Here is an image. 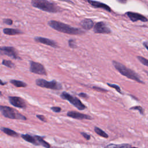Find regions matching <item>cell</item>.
Listing matches in <instances>:
<instances>
[{"instance_id":"6da1fadb","label":"cell","mask_w":148,"mask_h":148,"mask_svg":"<svg viewBox=\"0 0 148 148\" xmlns=\"http://www.w3.org/2000/svg\"><path fill=\"white\" fill-rule=\"evenodd\" d=\"M47 24L53 29L62 33L69 35H82L84 33V32L80 28L72 27L61 21L50 20L48 21Z\"/></svg>"},{"instance_id":"7a4b0ae2","label":"cell","mask_w":148,"mask_h":148,"mask_svg":"<svg viewBox=\"0 0 148 148\" xmlns=\"http://www.w3.org/2000/svg\"><path fill=\"white\" fill-rule=\"evenodd\" d=\"M31 3L34 8L49 13H56L62 11L56 3L47 0H31Z\"/></svg>"},{"instance_id":"3957f363","label":"cell","mask_w":148,"mask_h":148,"mask_svg":"<svg viewBox=\"0 0 148 148\" xmlns=\"http://www.w3.org/2000/svg\"><path fill=\"white\" fill-rule=\"evenodd\" d=\"M112 64L116 69H117L122 75L127 77L128 79L134 80L138 83H143V82L141 80L140 76L132 69L128 68L121 63L116 61H113Z\"/></svg>"},{"instance_id":"277c9868","label":"cell","mask_w":148,"mask_h":148,"mask_svg":"<svg viewBox=\"0 0 148 148\" xmlns=\"http://www.w3.org/2000/svg\"><path fill=\"white\" fill-rule=\"evenodd\" d=\"M0 110L1 114L5 117L12 119H18L26 120L27 117L20 113L17 112L16 109L7 106L1 105Z\"/></svg>"},{"instance_id":"5b68a950","label":"cell","mask_w":148,"mask_h":148,"mask_svg":"<svg viewBox=\"0 0 148 148\" xmlns=\"http://www.w3.org/2000/svg\"><path fill=\"white\" fill-rule=\"evenodd\" d=\"M21 138L25 141L36 146H42L45 148H50V145L43 139V137L40 136H32L29 134H23Z\"/></svg>"},{"instance_id":"8992f818","label":"cell","mask_w":148,"mask_h":148,"mask_svg":"<svg viewBox=\"0 0 148 148\" xmlns=\"http://www.w3.org/2000/svg\"><path fill=\"white\" fill-rule=\"evenodd\" d=\"M35 83L37 86L43 88H46L54 90H60L62 88V84L54 80L51 81H47L43 79H38L36 80Z\"/></svg>"},{"instance_id":"52a82bcc","label":"cell","mask_w":148,"mask_h":148,"mask_svg":"<svg viewBox=\"0 0 148 148\" xmlns=\"http://www.w3.org/2000/svg\"><path fill=\"white\" fill-rule=\"evenodd\" d=\"M60 96L63 99L69 101L71 104H72L74 106H75L79 110H82L85 109L86 108V106L81 102V101L79 99V98L71 95L70 94L65 91H63L61 93Z\"/></svg>"},{"instance_id":"ba28073f","label":"cell","mask_w":148,"mask_h":148,"mask_svg":"<svg viewBox=\"0 0 148 148\" xmlns=\"http://www.w3.org/2000/svg\"><path fill=\"white\" fill-rule=\"evenodd\" d=\"M29 71L35 74L40 75H46V71L44 66L40 63L31 61L29 62Z\"/></svg>"},{"instance_id":"9c48e42d","label":"cell","mask_w":148,"mask_h":148,"mask_svg":"<svg viewBox=\"0 0 148 148\" xmlns=\"http://www.w3.org/2000/svg\"><path fill=\"white\" fill-rule=\"evenodd\" d=\"M1 54L6 55L13 59H20L16 49L12 46H2L1 47Z\"/></svg>"},{"instance_id":"30bf717a","label":"cell","mask_w":148,"mask_h":148,"mask_svg":"<svg viewBox=\"0 0 148 148\" xmlns=\"http://www.w3.org/2000/svg\"><path fill=\"white\" fill-rule=\"evenodd\" d=\"M93 31L96 34H110L111 29L107 26L106 23L103 21H99L97 23L93 28Z\"/></svg>"},{"instance_id":"8fae6325","label":"cell","mask_w":148,"mask_h":148,"mask_svg":"<svg viewBox=\"0 0 148 148\" xmlns=\"http://www.w3.org/2000/svg\"><path fill=\"white\" fill-rule=\"evenodd\" d=\"M10 104L14 107L18 108H25L27 106L25 101L24 99L18 97L10 96L8 97Z\"/></svg>"},{"instance_id":"7c38bea8","label":"cell","mask_w":148,"mask_h":148,"mask_svg":"<svg viewBox=\"0 0 148 148\" xmlns=\"http://www.w3.org/2000/svg\"><path fill=\"white\" fill-rule=\"evenodd\" d=\"M125 14L128 17L131 21L132 22H136L137 21H141L142 22H147L148 19L145 16L136 12H127Z\"/></svg>"},{"instance_id":"4fadbf2b","label":"cell","mask_w":148,"mask_h":148,"mask_svg":"<svg viewBox=\"0 0 148 148\" xmlns=\"http://www.w3.org/2000/svg\"><path fill=\"white\" fill-rule=\"evenodd\" d=\"M34 40L36 42H39L49 46H51L52 47H58V45H57L56 42H55L53 40L43 38V37H40V36H36L34 38Z\"/></svg>"},{"instance_id":"5bb4252c","label":"cell","mask_w":148,"mask_h":148,"mask_svg":"<svg viewBox=\"0 0 148 148\" xmlns=\"http://www.w3.org/2000/svg\"><path fill=\"white\" fill-rule=\"evenodd\" d=\"M86 1L89 4H90L92 7L95 8H101L109 12H111L112 11L111 8L108 5L104 3L94 1V0H86Z\"/></svg>"},{"instance_id":"9a60e30c","label":"cell","mask_w":148,"mask_h":148,"mask_svg":"<svg viewBox=\"0 0 148 148\" xmlns=\"http://www.w3.org/2000/svg\"><path fill=\"white\" fill-rule=\"evenodd\" d=\"M67 116L72 117L73 119H79V120H83V119H87V120H91L92 117L88 115L85 114L83 113H79L76 111H69L67 113Z\"/></svg>"},{"instance_id":"2e32d148","label":"cell","mask_w":148,"mask_h":148,"mask_svg":"<svg viewBox=\"0 0 148 148\" xmlns=\"http://www.w3.org/2000/svg\"><path fill=\"white\" fill-rule=\"evenodd\" d=\"M80 25L83 29L86 30H90L94 26V22L91 19L86 18L80 21Z\"/></svg>"},{"instance_id":"e0dca14e","label":"cell","mask_w":148,"mask_h":148,"mask_svg":"<svg viewBox=\"0 0 148 148\" xmlns=\"http://www.w3.org/2000/svg\"><path fill=\"white\" fill-rule=\"evenodd\" d=\"M3 32L8 35H19L21 34L23 32L17 29H13V28H5L3 29Z\"/></svg>"},{"instance_id":"ac0fdd59","label":"cell","mask_w":148,"mask_h":148,"mask_svg":"<svg viewBox=\"0 0 148 148\" xmlns=\"http://www.w3.org/2000/svg\"><path fill=\"white\" fill-rule=\"evenodd\" d=\"M1 130L5 134H7L8 135L11 136L17 137V136H18V134L16 132H15L14 131H13L10 128H6V127H1Z\"/></svg>"},{"instance_id":"d6986e66","label":"cell","mask_w":148,"mask_h":148,"mask_svg":"<svg viewBox=\"0 0 148 148\" xmlns=\"http://www.w3.org/2000/svg\"><path fill=\"white\" fill-rule=\"evenodd\" d=\"M105 148H131V145L129 144H109L107 145Z\"/></svg>"},{"instance_id":"ffe728a7","label":"cell","mask_w":148,"mask_h":148,"mask_svg":"<svg viewBox=\"0 0 148 148\" xmlns=\"http://www.w3.org/2000/svg\"><path fill=\"white\" fill-rule=\"evenodd\" d=\"M10 83L13 84L14 86L17 87H25L27 86V84L20 80H10Z\"/></svg>"},{"instance_id":"44dd1931","label":"cell","mask_w":148,"mask_h":148,"mask_svg":"<svg viewBox=\"0 0 148 148\" xmlns=\"http://www.w3.org/2000/svg\"><path fill=\"white\" fill-rule=\"evenodd\" d=\"M94 131L96 132V134H97L98 135H99L102 137H103L105 138H108V135L105 132H104L103 130L100 129L99 127H95L94 128Z\"/></svg>"},{"instance_id":"7402d4cb","label":"cell","mask_w":148,"mask_h":148,"mask_svg":"<svg viewBox=\"0 0 148 148\" xmlns=\"http://www.w3.org/2000/svg\"><path fill=\"white\" fill-rule=\"evenodd\" d=\"M2 64L10 68H14L15 66V65L14 63H13L11 61L7 60H3L2 61Z\"/></svg>"},{"instance_id":"603a6c76","label":"cell","mask_w":148,"mask_h":148,"mask_svg":"<svg viewBox=\"0 0 148 148\" xmlns=\"http://www.w3.org/2000/svg\"><path fill=\"white\" fill-rule=\"evenodd\" d=\"M136 58L143 65L148 66V59L142 56H137Z\"/></svg>"},{"instance_id":"cb8c5ba5","label":"cell","mask_w":148,"mask_h":148,"mask_svg":"<svg viewBox=\"0 0 148 148\" xmlns=\"http://www.w3.org/2000/svg\"><path fill=\"white\" fill-rule=\"evenodd\" d=\"M130 109L138 110L141 114H144V112H145L144 109L142 106H135L130 108Z\"/></svg>"},{"instance_id":"d4e9b609","label":"cell","mask_w":148,"mask_h":148,"mask_svg":"<svg viewBox=\"0 0 148 148\" xmlns=\"http://www.w3.org/2000/svg\"><path fill=\"white\" fill-rule=\"evenodd\" d=\"M107 84H108L109 87H112V88H113L116 89V90L117 92H119V93L122 94V92H121V91L120 87L118 85H117V84H110V83H107Z\"/></svg>"},{"instance_id":"484cf974","label":"cell","mask_w":148,"mask_h":148,"mask_svg":"<svg viewBox=\"0 0 148 148\" xmlns=\"http://www.w3.org/2000/svg\"><path fill=\"white\" fill-rule=\"evenodd\" d=\"M68 45L71 48H72V49L77 47L75 40L73 39H69L68 40Z\"/></svg>"},{"instance_id":"4316f807","label":"cell","mask_w":148,"mask_h":148,"mask_svg":"<svg viewBox=\"0 0 148 148\" xmlns=\"http://www.w3.org/2000/svg\"><path fill=\"white\" fill-rule=\"evenodd\" d=\"M3 23L6 24L7 25H12L13 24V20L10 18H3Z\"/></svg>"},{"instance_id":"83f0119b","label":"cell","mask_w":148,"mask_h":148,"mask_svg":"<svg viewBox=\"0 0 148 148\" xmlns=\"http://www.w3.org/2000/svg\"><path fill=\"white\" fill-rule=\"evenodd\" d=\"M92 88L97 90V91H101V92H106L108 91L107 90H105L104 88H102L101 87H97V86H92L91 87Z\"/></svg>"},{"instance_id":"f1b7e54d","label":"cell","mask_w":148,"mask_h":148,"mask_svg":"<svg viewBox=\"0 0 148 148\" xmlns=\"http://www.w3.org/2000/svg\"><path fill=\"white\" fill-rule=\"evenodd\" d=\"M51 110L55 113H59L61 112V108L58 107V106H53L51 108Z\"/></svg>"},{"instance_id":"f546056e","label":"cell","mask_w":148,"mask_h":148,"mask_svg":"<svg viewBox=\"0 0 148 148\" xmlns=\"http://www.w3.org/2000/svg\"><path fill=\"white\" fill-rule=\"evenodd\" d=\"M36 117L37 118H38L40 120H41L42 121H43V122H46L47 121V120L46 119V117L43 116V115H41V114H37L36 115Z\"/></svg>"},{"instance_id":"4dcf8cb0","label":"cell","mask_w":148,"mask_h":148,"mask_svg":"<svg viewBox=\"0 0 148 148\" xmlns=\"http://www.w3.org/2000/svg\"><path fill=\"white\" fill-rule=\"evenodd\" d=\"M80 134L86 139V140H90V135L88 134H86L85 132H80Z\"/></svg>"},{"instance_id":"1f68e13d","label":"cell","mask_w":148,"mask_h":148,"mask_svg":"<svg viewBox=\"0 0 148 148\" xmlns=\"http://www.w3.org/2000/svg\"><path fill=\"white\" fill-rule=\"evenodd\" d=\"M79 96L82 97V98H88V96L87 94L86 93H83V92H81V93H79Z\"/></svg>"},{"instance_id":"d6a6232c","label":"cell","mask_w":148,"mask_h":148,"mask_svg":"<svg viewBox=\"0 0 148 148\" xmlns=\"http://www.w3.org/2000/svg\"><path fill=\"white\" fill-rule=\"evenodd\" d=\"M143 46L147 49L148 50V42L147 41H145L143 42Z\"/></svg>"},{"instance_id":"836d02e7","label":"cell","mask_w":148,"mask_h":148,"mask_svg":"<svg viewBox=\"0 0 148 148\" xmlns=\"http://www.w3.org/2000/svg\"><path fill=\"white\" fill-rule=\"evenodd\" d=\"M116 1L121 4H125L127 2V0H116Z\"/></svg>"},{"instance_id":"e575fe53","label":"cell","mask_w":148,"mask_h":148,"mask_svg":"<svg viewBox=\"0 0 148 148\" xmlns=\"http://www.w3.org/2000/svg\"><path fill=\"white\" fill-rule=\"evenodd\" d=\"M0 81H1V85H5V84H6L7 83H3L2 81V80H1Z\"/></svg>"},{"instance_id":"d590c367","label":"cell","mask_w":148,"mask_h":148,"mask_svg":"<svg viewBox=\"0 0 148 148\" xmlns=\"http://www.w3.org/2000/svg\"><path fill=\"white\" fill-rule=\"evenodd\" d=\"M59 1H60V0H59ZM64 1H66V2H71V3H73V2H72V1H68V0H63Z\"/></svg>"},{"instance_id":"8d00e7d4","label":"cell","mask_w":148,"mask_h":148,"mask_svg":"<svg viewBox=\"0 0 148 148\" xmlns=\"http://www.w3.org/2000/svg\"><path fill=\"white\" fill-rule=\"evenodd\" d=\"M131 148H137V147H131Z\"/></svg>"}]
</instances>
